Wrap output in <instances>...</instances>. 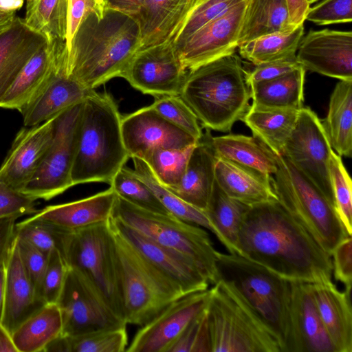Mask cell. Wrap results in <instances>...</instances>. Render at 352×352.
<instances>
[{
    "mask_svg": "<svg viewBox=\"0 0 352 352\" xmlns=\"http://www.w3.org/2000/svg\"><path fill=\"white\" fill-rule=\"evenodd\" d=\"M237 248V254L287 280H331V256L277 199L250 206Z\"/></svg>",
    "mask_w": 352,
    "mask_h": 352,
    "instance_id": "6da1fadb",
    "label": "cell"
},
{
    "mask_svg": "<svg viewBox=\"0 0 352 352\" xmlns=\"http://www.w3.org/2000/svg\"><path fill=\"white\" fill-rule=\"evenodd\" d=\"M140 48L139 26L132 16L108 8L101 17L91 13L80 24L68 49L67 74L93 90L121 77Z\"/></svg>",
    "mask_w": 352,
    "mask_h": 352,
    "instance_id": "7a4b0ae2",
    "label": "cell"
},
{
    "mask_svg": "<svg viewBox=\"0 0 352 352\" xmlns=\"http://www.w3.org/2000/svg\"><path fill=\"white\" fill-rule=\"evenodd\" d=\"M235 53L187 72L179 96L207 129L228 132L248 111L250 88Z\"/></svg>",
    "mask_w": 352,
    "mask_h": 352,
    "instance_id": "3957f363",
    "label": "cell"
},
{
    "mask_svg": "<svg viewBox=\"0 0 352 352\" xmlns=\"http://www.w3.org/2000/svg\"><path fill=\"white\" fill-rule=\"evenodd\" d=\"M121 120L109 94L94 89L85 98L72 170L73 186L110 184L125 166L129 157L123 142Z\"/></svg>",
    "mask_w": 352,
    "mask_h": 352,
    "instance_id": "277c9868",
    "label": "cell"
},
{
    "mask_svg": "<svg viewBox=\"0 0 352 352\" xmlns=\"http://www.w3.org/2000/svg\"><path fill=\"white\" fill-rule=\"evenodd\" d=\"M209 289L211 352H281L274 333L232 284L219 279Z\"/></svg>",
    "mask_w": 352,
    "mask_h": 352,
    "instance_id": "5b68a950",
    "label": "cell"
},
{
    "mask_svg": "<svg viewBox=\"0 0 352 352\" xmlns=\"http://www.w3.org/2000/svg\"><path fill=\"white\" fill-rule=\"evenodd\" d=\"M110 227L114 237L123 318L126 324L143 326L184 294Z\"/></svg>",
    "mask_w": 352,
    "mask_h": 352,
    "instance_id": "8992f818",
    "label": "cell"
},
{
    "mask_svg": "<svg viewBox=\"0 0 352 352\" xmlns=\"http://www.w3.org/2000/svg\"><path fill=\"white\" fill-rule=\"evenodd\" d=\"M276 157L278 169L270 183L278 201L331 256L349 235L334 205L285 157Z\"/></svg>",
    "mask_w": 352,
    "mask_h": 352,
    "instance_id": "52a82bcc",
    "label": "cell"
},
{
    "mask_svg": "<svg viewBox=\"0 0 352 352\" xmlns=\"http://www.w3.org/2000/svg\"><path fill=\"white\" fill-rule=\"evenodd\" d=\"M111 217L156 243L190 258L209 284L213 285L219 280L217 270L219 252L202 227L184 221L171 214L143 210L118 196Z\"/></svg>",
    "mask_w": 352,
    "mask_h": 352,
    "instance_id": "ba28073f",
    "label": "cell"
},
{
    "mask_svg": "<svg viewBox=\"0 0 352 352\" xmlns=\"http://www.w3.org/2000/svg\"><path fill=\"white\" fill-rule=\"evenodd\" d=\"M219 279L232 284L277 338L283 352L291 281L236 254L218 252Z\"/></svg>",
    "mask_w": 352,
    "mask_h": 352,
    "instance_id": "9c48e42d",
    "label": "cell"
},
{
    "mask_svg": "<svg viewBox=\"0 0 352 352\" xmlns=\"http://www.w3.org/2000/svg\"><path fill=\"white\" fill-rule=\"evenodd\" d=\"M109 220L71 231L63 256L67 267L87 278L124 320L114 237Z\"/></svg>",
    "mask_w": 352,
    "mask_h": 352,
    "instance_id": "30bf717a",
    "label": "cell"
},
{
    "mask_svg": "<svg viewBox=\"0 0 352 352\" xmlns=\"http://www.w3.org/2000/svg\"><path fill=\"white\" fill-rule=\"evenodd\" d=\"M82 102L57 116L52 142L36 172L21 192L36 200L47 201L73 186L72 170Z\"/></svg>",
    "mask_w": 352,
    "mask_h": 352,
    "instance_id": "8fae6325",
    "label": "cell"
},
{
    "mask_svg": "<svg viewBox=\"0 0 352 352\" xmlns=\"http://www.w3.org/2000/svg\"><path fill=\"white\" fill-rule=\"evenodd\" d=\"M56 305L62 318V334L65 336L126 326L90 280L68 267Z\"/></svg>",
    "mask_w": 352,
    "mask_h": 352,
    "instance_id": "7c38bea8",
    "label": "cell"
},
{
    "mask_svg": "<svg viewBox=\"0 0 352 352\" xmlns=\"http://www.w3.org/2000/svg\"><path fill=\"white\" fill-rule=\"evenodd\" d=\"M332 150L322 121L310 108H301L281 155L334 205L329 172Z\"/></svg>",
    "mask_w": 352,
    "mask_h": 352,
    "instance_id": "4fadbf2b",
    "label": "cell"
},
{
    "mask_svg": "<svg viewBox=\"0 0 352 352\" xmlns=\"http://www.w3.org/2000/svg\"><path fill=\"white\" fill-rule=\"evenodd\" d=\"M187 72L173 39L168 38L139 50L121 78L142 94L157 97L179 95Z\"/></svg>",
    "mask_w": 352,
    "mask_h": 352,
    "instance_id": "5bb4252c",
    "label": "cell"
},
{
    "mask_svg": "<svg viewBox=\"0 0 352 352\" xmlns=\"http://www.w3.org/2000/svg\"><path fill=\"white\" fill-rule=\"evenodd\" d=\"M247 2L227 8L186 40L178 52L186 70L235 53Z\"/></svg>",
    "mask_w": 352,
    "mask_h": 352,
    "instance_id": "9a60e30c",
    "label": "cell"
},
{
    "mask_svg": "<svg viewBox=\"0 0 352 352\" xmlns=\"http://www.w3.org/2000/svg\"><path fill=\"white\" fill-rule=\"evenodd\" d=\"M210 289L184 295L141 326L127 352H167L188 325L206 307Z\"/></svg>",
    "mask_w": 352,
    "mask_h": 352,
    "instance_id": "2e32d148",
    "label": "cell"
},
{
    "mask_svg": "<svg viewBox=\"0 0 352 352\" xmlns=\"http://www.w3.org/2000/svg\"><path fill=\"white\" fill-rule=\"evenodd\" d=\"M109 223L184 295L208 289V280L188 256L156 243L118 219L111 217Z\"/></svg>",
    "mask_w": 352,
    "mask_h": 352,
    "instance_id": "e0dca14e",
    "label": "cell"
},
{
    "mask_svg": "<svg viewBox=\"0 0 352 352\" xmlns=\"http://www.w3.org/2000/svg\"><path fill=\"white\" fill-rule=\"evenodd\" d=\"M283 352H336L318 311L309 283L291 281Z\"/></svg>",
    "mask_w": 352,
    "mask_h": 352,
    "instance_id": "ac0fdd59",
    "label": "cell"
},
{
    "mask_svg": "<svg viewBox=\"0 0 352 352\" xmlns=\"http://www.w3.org/2000/svg\"><path fill=\"white\" fill-rule=\"evenodd\" d=\"M121 131L129 158L141 159L157 148L180 149L198 142L162 117L150 105L122 117Z\"/></svg>",
    "mask_w": 352,
    "mask_h": 352,
    "instance_id": "d6986e66",
    "label": "cell"
},
{
    "mask_svg": "<svg viewBox=\"0 0 352 352\" xmlns=\"http://www.w3.org/2000/svg\"><path fill=\"white\" fill-rule=\"evenodd\" d=\"M296 54L305 70L340 80H352V32L324 29L302 37Z\"/></svg>",
    "mask_w": 352,
    "mask_h": 352,
    "instance_id": "ffe728a7",
    "label": "cell"
},
{
    "mask_svg": "<svg viewBox=\"0 0 352 352\" xmlns=\"http://www.w3.org/2000/svg\"><path fill=\"white\" fill-rule=\"evenodd\" d=\"M56 117L19 130L0 166V180L19 191L30 181L52 142Z\"/></svg>",
    "mask_w": 352,
    "mask_h": 352,
    "instance_id": "44dd1931",
    "label": "cell"
},
{
    "mask_svg": "<svg viewBox=\"0 0 352 352\" xmlns=\"http://www.w3.org/2000/svg\"><path fill=\"white\" fill-rule=\"evenodd\" d=\"M62 40L47 41L26 63L0 102V107L23 114L47 89L57 73Z\"/></svg>",
    "mask_w": 352,
    "mask_h": 352,
    "instance_id": "7402d4cb",
    "label": "cell"
},
{
    "mask_svg": "<svg viewBox=\"0 0 352 352\" xmlns=\"http://www.w3.org/2000/svg\"><path fill=\"white\" fill-rule=\"evenodd\" d=\"M45 305L23 268L14 236L6 261V289L1 324L12 334L23 322Z\"/></svg>",
    "mask_w": 352,
    "mask_h": 352,
    "instance_id": "603a6c76",
    "label": "cell"
},
{
    "mask_svg": "<svg viewBox=\"0 0 352 352\" xmlns=\"http://www.w3.org/2000/svg\"><path fill=\"white\" fill-rule=\"evenodd\" d=\"M67 54L65 43L60 50L56 74L43 94L22 114L25 126H34L58 116L82 102L92 91L67 75Z\"/></svg>",
    "mask_w": 352,
    "mask_h": 352,
    "instance_id": "cb8c5ba5",
    "label": "cell"
},
{
    "mask_svg": "<svg viewBox=\"0 0 352 352\" xmlns=\"http://www.w3.org/2000/svg\"><path fill=\"white\" fill-rule=\"evenodd\" d=\"M318 311L336 352H352L351 290L329 280L309 283Z\"/></svg>",
    "mask_w": 352,
    "mask_h": 352,
    "instance_id": "d4e9b609",
    "label": "cell"
},
{
    "mask_svg": "<svg viewBox=\"0 0 352 352\" xmlns=\"http://www.w3.org/2000/svg\"><path fill=\"white\" fill-rule=\"evenodd\" d=\"M208 132L203 134L195 145L184 175L175 187L168 188L193 207L204 211L215 182L217 156L210 143Z\"/></svg>",
    "mask_w": 352,
    "mask_h": 352,
    "instance_id": "484cf974",
    "label": "cell"
},
{
    "mask_svg": "<svg viewBox=\"0 0 352 352\" xmlns=\"http://www.w3.org/2000/svg\"><path fill=\"white\" fill-rule=\"evenodd\" d=\"M47 41L19 16L0 34V102L26 63Z\"/></svg>",
    "mask_w": 352,
    "mask_h": 352,
    "instance_id": "4316f807",
    "label": "cell"
},
{
    "mask_svg": "<svg viewBox=\"0 0 352 352\" xmlns=\"http://www.w3.org/2000/svg\"><path fill=\"white\" fill-rule=\"evenodd\" d=\"M117 196L110 187L82 199L47 206L34 214L72 231L108 221L111 217Z\"/></svg>",
    "mask_w": 352,
    "mask_h": 352,
    "instance_id": "83f0119b",
    "label": "cell"
},
{
    "mask_svg": "<svg viewBox=\"0 0 352 352\" xmlns=\"http://www.w3.org/2000/svg\"><path fill=\"white\" fill-rule=\"evenodd\" d=\"M217 157L270 181L278 169L276 155L256 138L239 134L210 137Z\"/></svg>",
    "mask_w": 352,
    "mask_h": 352,
    "instance_id": "f1b7e54d",
    "label": "cell"
},
{
    "mask_svg": "<svg viewBox=\"0 0 352 352\" xmlns=\"http://www.w3.org/2000/svg\"><path fill=\"white\" fill-rule=\"evenodd\" d=\"M190 0H144L132 16L137 21L141 48L171 38L182 21Z\"/></svg>",
    "mask_w": 352,
    "mask_h": 352,
    "instance_id": "f546056e",
    "label": "cell"
},
{
    "mask_svg": "<svg viewBox=\"0 0 352 352\" xmlns=\"http://www.w3.org/2000/svg\"><path fill=\"white\" fill-rule=\"evenodd\" d=\"M215 182L230 197L252 206L277 197L270 181L217 157Z\"/></svg>",
    "mask_w": 352,
    "mask_h": 352,
    "instance_id": "4dcf8cb0",
    "label": "cell"
},
{
    "mask_svg": "<svg viewBox=\"0 0 352 352\" xmlns=\"http://www.w3.org/2000/svg\"><path fill=\"white\" fill-rule=\"evenodd\" d=\"M299 110L265 109L251 104L242 121L253 136L276 155H281L296 124Z\"/></svg>",
    "mask_w": 352,
    "mask_h": 352,
    "instance_id": "1f68e13d",
    "label": "cell"
},
{
    "mask_svg": "<svg viewBox=\"0 0 352 352\" xmlns=\"http://www.w3.org/2000/svg\"><path fill=\"white\" fill-rule=\"evenodd\" d=\"M296 27L290 21L285 0H248L238 45Z\"/></svg>",
    "mask_w": 352,
    "mask_h": 352,
    "instance_id": "d6a6232c",
    "label": "cell"
},
{
    "mask_svg": "<svg viewBox=\"0 0 352 352\" xmlns=\"http://www.w3.org/2000/svg\"><path fill=\"white\" fill-rule=\"evenodd\" d=\"M249 208L250 206L228 197L214 182L204 212L212 227V233L230 254H238L239 234Z\"/></svg>",
    "mask_w": 352,
    "mask_h": 352,
    "instance_id": "836d02e7",
    "label": "cell"
},
{
    "mask_svg": "<svg viewBox=\"0 0 352 352\" xmlns=\"http://www.w3.org/2000/svg\"><path fill=\"white\" fill-rule=\"evenodd\" d=\"M305 69L302 67L274 79L250 86L252 105L273 109L303 107Z\"/></svg>",
    "mask_w": 352,
    "mask_h": 352,
    "instance_id": "e575fe53",
    "label": "cell"
},
{
    "mask_svg": "<svg viewBox=\"0 0 352 352\" xmlns=\"http://www.w3.org/2000/svg\"><path fill=\"white\" fill-rule=\"evenodd\" d=\"M330 145L340 157L352 154V80H340L329 100L328 113L322 122Z\"/></svg>",
    "mask_w": 352,
    "mask_h": 352,
    "instance_id": "d590c367",
    "label": "cell"
},
{
    "mask_svg": "<svg viewBox=\"0 0 352 352\" xmlns=\"http://www.w3.org/2000/svg\"><path fill=\"white\" fill-rule=\"evenodd\" d=\"M61 314L56 303L46 304L12 333L17 352H40L62 334Z\"/></svg>",
    "mask_w": 352,
    "mask_h": 352,
    "instance_id": "8d00e7d4",
    "label": "cell"
},
{
    "mask_svg": "<svg viewBox=\"0 0 352 352\" xmlns=\"http://www.w3.org/2000/svg\"><path fill=\"white\" fill-rule=\"evenodd\" d=\"M304 35L300 24L288 32L264 35L239 47L240 55L254 65L295 56Z\"/></svg>",
    "mask_w": 352,
    "mask_h": 352,
    "instance_id": "74e56055",
    "label": "cell"
},
{
    "mask_svg": "<svg viewBox=\"0 0 352 352\" xmlns=\"http://www.w3.org/2000/svg\"><path fill=\"white\" fill-rule=\"evenodd\" d=\"M68 0H26L23 19L31 30L41 34L47 41H65Z\"/></svg>",
    "mask_w": 352,
    "mask_h": 352,
    "instance_id": "f35d334b",
    "label": "cell"
},
{
    "mask_svg": "<svg viewBox=\"0 0 352 352\" xmlns=\"http://www.w3.org/2000/svg\"><path fill=\"white\" fill-rule=\"evenodd\" d=\"M131 159L133 162L134 173L149 186L170 214L212 232V227L204 211L187 204L162 185L142 159L138 157H132Z\"/></svg>",
    "mask_w": 352,
    "mask_h": 352,
    "instance_id": "ab89813d",
    "label": "cell"
},
{
    "mask_svg": "<svg viewBox=\"0 0 352 352\" xmlns=\"http://www.w3.org/2000/svg\"><path fill=\"white\" fill-rule=\"evenodd\" d=\"M195 144L180 149L154 148L141 159L162 185L171 188L180 183Z\"/></svg>",
    "mask_w": 352,
    "mask_h": 352,
    "instance_id": "60d3db41",
    "label": "cell"
},
{
    "mask_svg": "<svg viewBox=\"0 0 352 352\" xmlns=\"http://www.w3.org/2000/svg\"><path fill=\"white\" fill-rule=\"evenodd\" d=\"M71 231L32 214L21 221L16 222L14 236L27 241L47 256L54 249L63 255Z\"/></svg>",
    "mask_w": 352,
    "mask_h": 352,
    "instance_id": "b9f144b4",
    "label": "cell"
},
{
    "mask_svg": "<svg viewBox=\"0 0 352 352\" xmlns=\"http://www.w3.org/2000/svg\"><path fill=\"white\" fill-rule=\"evenodd\" d=\"M109 184L118 197L138 208L155 213L170 214L133 169L124 166Z\"/></svg>",
    "mask_w": 352,
    "mask_h": 352,
    "instance_id": "7bdbcfd3",
    "label": "cell"
},
{
    "mask_svg": "<svg viewBox=\"0 0 352 352\" xmlns=\"http://www.w3.org/2000/svg\"><path fill=\"white\" fill-rule=\"evenodd\" d=\"M241 0H190L186 14L170 38L177 52L186 40L204 24Z\"/></svg>",
    "mask_w": 352,
    "mask_h": 352,
    "instance_id": "ee69618b",
    "label": "cell"
},
{
    "mask_svg": "<svg viewBox=\"0 0 352 352\" xmlns=\"http://www.w3.org/2000/svg\"><path fill=\"white\" fill-rule=\"evenodd\" d=\"M329 172L336 212L347 233L352 235V183L341 157L331 152Z\"/></svg>",
    "mask_w": 352,
    "mask_h": 352,
    "instance_id": "f6af8a7d",
    "label": "cell"
},
{
    "mask_svg": "<svg viewBox=\"0 0 352 352\" xmlns=\"http://www.w3.org/2000/svg\"><path fill=\"white\" fill-rule=\"evenodd\" d=\"M66 336L68 352H123L128 346L126 327Z\"/></svg>",
    "mask_w": 352,
    "mask_h": 352,
    "instance_id": "bcb514c9",
    "label": "cell"
},
{
    "mask_svg": "<svg viewBox=\"0 0 352 352\" xmlns=\"http://www.w3.org/2000/svg\"><path fill=\"white\" fill-rule=\"evenodd\" d=\"M150 106L167 121L199 141L203 131L197 116L179 95L155 97Z\"/></svg>",
    "mask_w": 352,
    "mask_h": 352,
    "instance_id": "7dc6e473",
    "label": "cell"
},
{
    "mask_svg": "<svg viewBox=\"0 0 352 352\" xmlns=\"http://www.w3.org/2000/svg\"><path fill=\"white\" fill-rule=\"evenodd\" d=\"M167 352H211L206 307L192 320Z\"/></svg>",
    "mask_w": 352,
    "mask_h": 352,
    "instance_id": "c3c4849f",
    "label": "cell"
},
{
    "mask_svg": "<svg viewBox=\"0 0 352 352\" xmlns=\"http://www.w3.org/2000/svg\"><path fill=\"white\" fill-rule=\"evenodd\" d=\"M67 265L61 253L53 250L48 255L41 297L46 304L56 303L64 285Z\"/></svg>",
    "mask_w": 352,
    "mask_h": 352,
    "instance_id": "681fc988",
    "label": "cell"
},
{
    "mask_svg": "<svg viewBox=\"0 0 352 352\" xmlns=\"http://www.w3.org/2000/svg\"><path fill=\"white\" fill-rule=\"evenodd\" d=\"M305 20L318 25L351 23L352 0H323L309 8Z\"/></svg>",
    "mask_w": 352,
    "mask_h": 352,
    "instance_id": "f907efd6",
    "label": "cell"
},
{
    "mask_svg": "<svg viewBox=\"0 0 352 352\" xmlns=\"http://www.w3.org/2000/svg\"><path fill=\"white\" fill-rule=\"evenodd\" d=\"M38 211L35 199L11 188L0 180V219H17L25 215L34 214Z\"/></svg>",
    "mask_w": 352,
    "mask_h": 352,
    "instance_id": "816d5d0a",
    "label": "cell"
},
{
    "mask_svg": "<svg viewBox=\"0 0 352 352\" xmlns=\"http://www.w3.org/2000/svg\"><path fill=\"white\" fill-rule=\"evenodd\" d=\"M15 239L23 268L37 294L42 298L41 287L48 256L27 241L16 236Z\"/></svg>",
    "mask_w": 352,
    "mask_h": 352,
    "instance_id": "f5cc1de1",
    "label": "cell"
},
{
    "mask_svg": "<svg viewBox=\"0 0 352 352\" xmlns=\"http://www.w3.org/2000/svg\"><path fill=\"white\" fill-rule=\"evenodd\" d=\"M105 10L104 0H68L67 25L65 43L67 50L80 24L89 14L103 16Z\"/></svg>",
    "mask_w": 352,
    "mask_h": 352,
    "instance_id": "db71d44e",
    "label": "cell"
},
{
    "mask_svg": "<svg viewBox=\"0 0 352 352\" xmlns=\"http://www.w3.org/2000/svg\"><path fill=\"white\" fill-rule=\"evenodd\" d=\"M299 67L296 56L255 65L252 70L246 72V82L250 87L282 76Z\"/></svg>",
    "mask_w": 352,
    "mask_h": 352,
    "instance_id": "11a10c76",
    "label": "cell"
},
{
    "mask_svg": "<svg viewBox=\"0 0 352 352\" xmlns=\"http://www.w3.org/2000/svg\"><path fill=\"white\" fill-rule=\"evenodd\" d=\"M332 274L344 289L351 291L352 285V235L346 236L331 254Z\"/></svg>",
    "mask_w": 352,
    "mask_h": 352,
    "instance_id": "9f6ffc18",
    "label": "cell"
},
{
    "mask_svg": "<svg viewBox=\"0 0 352 352\" xmlns=\"http://www.w3.org/2000/svg\"><path fill=\"white\" fill-rule=\"evenodd\" d=\"M16 219H0V264L7 259L14 240V227Z\"/></svg>",
    "mask_w": 352,
    "mask_h": 352,
    "instance_id": "6f0895ef",
    "label": "cell"
},
{
    "mask_svg": "<svg viewBox=\"0 0 352 352\" xmlns=\"http://www.w3.org/2000/svg\"><path fill=\"white\" fill-rule=\"evenodd\" d=\"M291 22L295 25L303 24L310 8L307 0H285Z\"/></svg>",
    "mask_w": 352,
    "mask_h": 352,
    "instance_id": "680465c9",
    "label": "cell"
},
{
    "mask_svg": "<svg viewBox=\"0 0 352 352\" xmlns=\"http://www.w3.org/2000/svg\"><path fill=\"white\" fill-rule=\"evenodd\" d=\"M105 8L133 16L136 14L144 0H104Z\"/></svg>",
    "mask_w": 352,
    "mask_h": 352,
    "instance_id": "91938a15",
    "label": "cell"
},
{
    "mask_svg": "<svg viewBox=\"0 0 352 352\" xmlns=\"http://www.w3.org/2000/svg\"><path fill=\"white\" fill-rule=\"evenodd\" d=\"M0 352H17L12 334L0 322Z\"/></svg>",
    "mask_w": 352,
    "mask_h": 352,
    "instance_id": "94428289",
    "label": "cell"
},
{
    "mask_svg": "<svg viewBox=\"0 0 352 352\" xmlns=\"http://www.w3.org/2000/svg\"><path fill=\"white\" fill-rule=\"evenodd\" d=\"M6 261L0 264V322L1 323L6 289Z\"/></svg>",
    "mask_w": 352,
    "mask_h": 352,
    "instance_id": "6125c7cd",
    "label": "cell"
},
{
    "mask_svg": "<svg viewBox=\"0 0 352 352\" xmlns=\"http://www.w3.org/2000/svg\"><path fill=\"white\" fill-rule=\"evenodd\" d=\"M15 16V11L6 10L0 8V34L11 25Z\"/></svg>",
    "mask_w": 352,
    "mask_h": 352,
    "instance_id": "be15d7a7",
    "label": "cell"
},
{
    "mask_svg": "<svg viewBox=\"0 0 352 352\" xmlns=\"http://www.w3.org/2000/svg\"><path fill=\"white\" fill-rule=\"evenodd\" d=\"M23 4V0H0V8L6 10H19Z\"/></svg>",
    "mask_w": 352,
    "mask_h": 352,
    "instance_id": "e7e4bbea",
    "label": "cell"
},
{
    "mask_svg": "<svg viewBox=\"0 0 352 352\" xmlns=\"http://www.w3.org/2000/svg\"><path fill=\"white\" fill-rule=\"evenodd\" d=\"M318 0H307V1L308 2V3L310 5L316 1H317Z\"/></svg>",
    "mask_w": 352,
    "mask_h": 352,
    "instance_id": "03108f58",
    "label": "cell"
}]
</instances>
